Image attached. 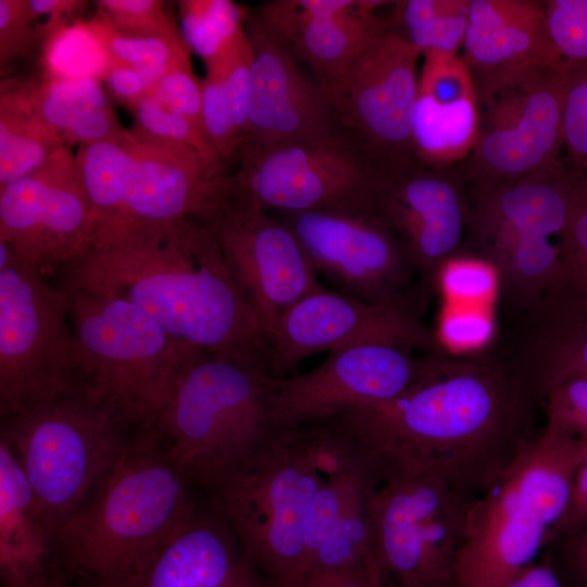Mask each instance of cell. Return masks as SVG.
<instances>
[{
    "label": "cell",
    "instance_id": "6da1fadb",
    "mask_svg": "<svg viewBox=\"0 0 587 587\" xmlns=\"http://www.w3.org/2000/svg\"><path fill=\"white\" fill-rule=\"evenodd\" d=\"M538 408L509 360L483 351L392 400L326 421L380 460L477 497L538 435Z\"/></svg>",
    "mask_w": 587,
    "mask_h": 587
},
{
    "label": "cell",
    "instance_id": "7a4b0ae2",
    "mask_svg": "<svg viewBox=\"0 0 587 587\" xmlns=\"http://www.w3.org/2000/svg\"><path fill=\"white\" fill-rule=\"evenodd\" d=\"M63 268L64 282L130 302L174 339L259 362L272 374L273 347L200 221L129 234Z\"/></svg>",
    "mask_w": 587,
    "mask_h": 587
},
{
    "label": "cell",
    "instance_id": "3957f363",
    "mask_svg": "<svg viewBox=\"0 0 587 587\" xmlns=\"http://www.w3.org/2000/svg\"><path fill=\"white\" fill-rule=\"evenodd\" d=\"M193 485L154 428H138L120 460L57 533L59 567L82 587H135L198 511Z\"/></svg>",
    "mask_w": 587,
    "mask_h": 587
},
{
    "label": "cell",
    "instance_id": "277c9868",
    "mask_svg": "<svg viewBox=\"0 0 587 587\" xmlns=\"http://www.w3.org/2000/svg\"><path fill=\"white\" fill-rule=\"evenodd\" d=\"M276 385L259 362L192 352L153 428L193 486L213 495L271 447L280 432L273 420Z\"/></svg>",
    "mask_w": 587,
    "mask_h": 587
},
{
    "label": "cell",
    "instance_id": "5b68a950",
    "mask_svg": "<svg viewBox=\"0 0 587 587\" xmlns=\"http://www.w3.org/2000/svg\"><path fill=\"white\" fill-rule=\"evenodd\" d=\"M587 441L544 428L473 501L455 563L459 587H504L537 562L561 521Z\"/></svg>",
    "mask_w": 587,
    "mask_h": 587
},
{
    "label": "cell",
    "instance_id": "8992f818",
    "mask_svg": "<svg viewBox=\"0 0 587 587\" xmlns=\"http://www.w3.org/2000/svg\"><path fill=\"white\" fill-rule=\"evenodd\" d=\"M585 186L582 168L571 161L509 182L467 178L464 255L495 270L496 304L507 319L532 307L553 284L560 240Z\"/></svg>",
    "mask_w": 587,
    "mask_h": 587
},
{
    "label": "cell",
    "instance_id": "52a82bcc",
    "mask_svg": "<svg viewBox=\"0 0 587 587\" xmlns=\"http://www.w3.org/2000/svg\"><path fill=\"white\" fill-rule=\"evenodd\" d=\"M138 427L82 384L1 419L46 519L57 533L122 457Z\"/></svg>",
    "mask_w": 587,
    "mask_h": 587
},
{
    "label": "cell",
    "instance_id": "ba28073f",
    "mask_svg": "<svg viewBox=\"0 0 587 587\" xmlns=\"http://www.w3.org/2000/svg\"><path fill=\"white\" fill-rule=\"evenodd\" d=\"M323 426L280 430L243 473L211 495L251 566L273 587H298L303 536L312 502L325 479Z\"/></svg>",
    "mask_w": 587,
    "mask_h": 587
},
{
    "label": "cell",
    "instance_id": "9c48e42d",
    "mask_svg": "<svg viewBox=\"0 0 587 587\" xmlns=\"http://www.w3.org/2000/svg\"><path fill=\"white\" fill-rule=\"evenodd\" d=\"M79 383L134 426L153 428L172 386L199 348L171 337L130 302L64 282Z\"/></svg>",
    "mask_w": 587,
    "mask_h": 587
},
{
    "label": "cell",
    "instance_id": "30bf717a",
    "mask_svg": "<svg viewBox=\"0 0 587 587\" xmlns=\"http://www.w3.org/2000/svg\"><path fill=\"white\" fill-rule=\"evenodd\" d=\"M67 297L0 242V416L79 385Z\"/></svg>",
    "mask_w": 587,
    "mask_h": 587
},
{
    "label": "cell",
    "instance_id": "8fae6325",
    "mask_svg": "<svg viewBox=\"0 0 587 587\" xmlns=\"http://www.w3.org/2000/svg\"><path fill=\"white\" fill-rule=\"evenodd\" d=\"M379 461L372 554L385 576L422 587H459L455 563L476 497L434 474Z\"/></svg>",
    "mask_w": 587,
    "mask_h": 587
},
{
    "label": "cell",
    "instance_id": "7c38bea8",
    "mask_svg": "<svg viewBox=\"0 0 587 587\" xmlns=\"http://www.w3.org/2000/svg\"><path fill=\"white\" fill-rule=\"evenodd\" d=\"M232 189L264 211L376 213L384 176L346 133L257 149L241 147Z\"/></svg>",
    "mask_w": 587,
    "mask_h": 587
},
{
    "label": "cell",
    "instance_id": "4fadbf2b",
    "mask_svg": "<svg viewBox=\"0 0 587 587\" xmlns=\"http://www.w3.org/2000/svg\"><path fill=\"white\" fill-rule=\"evenodd\" d=\"M421 55L389 26L324 88L342 132L384 178L416 162L412 124Z\"/></svg>",
    "mask_w": 587,
    "mask_h": 587
},
{
    "label": "cell",
    "instance_id": "5bb4252c",
    "mask_svg": "<svg viewBox=\"0 0 587 587\" xmlns=\"http://www.w3.org/2000/svg\"><path fill=\"white\" fill-rule=\"evenodd\" d=\"M216 239L272 345L282 317L321 287L316 271L279 220L225 188L197 217Z\"/></svg>",
    "mask_w": 587,
    "mask_h": 587
},
{
    "label": "cell",
    "instance_id": "9a60e30c",
    "mask_svg": "<svg viewBox=\"0 0 587 587\" xmlns=\"http://www.w3.org/2000/svg\"><path fill=\"white\" fill-rule=\"evenodd\" d=\"M478 102L480 123L477 141L463 162L469 179L509 182L561 161L560 63L511 75L480 96Z\"/></svg>",
    "mask_w": 587,
    "mask_h": 587
},
{
    "label": "cell",
    "instance_id": "2e32d148",
    "mask_svg": "<svg viewBox=\"0 0 587 587\" xmlns=\"http://www.w3.org/2000/svg\"><path fill=\"white\" fill-rule=\"evenodd\" d=\"M388 345L330 352L304 374L277 378L273 420L279 430L323 422L354 407L392 400L451 369L461 355Z\"/></svg>",
    "mask_w": 587,
    "mask_h": 587
},
{
    "label": "cell",
    "instance_id": "e0dca14e",
    "mask_svg": "<svg viewBox=\"0 0 587 587\" xmlns=\"http://www.w3.org/2000/svg\"><path fill=\"white\" fill-rule=\"evenodd\" d=\"M316 273L344 294L372 303L417 302L413 260L394 229L374 212L313 210L282 213Z\"/></svg>",
    "mask_w": 587,
    "mask_h": 587
},
{
    "label": "cell",
    "instance_id": "ac0fdd59",
    "mask_svg": "<svg viewBox=\"0 0 587 587\" xmlns=\"http://www.w3.org/2000/svg\"><path fill=\"white\" fill-rule=\"evenodd\" d=\"M97 230L70 146L33 173L0 187V242L40 271L85 258L95 247Z\"/></svg>",
    "mask_w": 587,
    "mask_h": 587
},
{
    "label": "cell",
    "instance_id": "d6986e66",
    "mask_svg": "<svg viewBox=\"0 0 587 587\" xmlns=\"http://www.w3.org/2000/svg\"><path fill=\"white\" fill-rule=\"evenodd\" d=\"M362 345L449 353L416 302L372 303L321 286L282 317L272 339V374L283 378L311 354Z\"/></svg>",
    "mask_w": 587,
    "mask_h": 587
},
{
    "label": "cell",
    "instance_id": "ffe728a7",
    "mask_svg": "<svg viewBox=\"0 0 587 587\" xmlns=\"http://www.w3.org/2000/svg\"><path fill=\"white\" fill-rule=\"evenodd\" d=\"M466 183L463 163L417 161L383 180L376 213L408 249L424 295L437 287L441 268L465 253Z\"/></svg>",
    "mask_w": 587,
    "mask_h": 587
},
{
    "label": "cell",
    "instance_id": "44dd1931",
    "mask_svg": "<svg viewBox=\"0 0 587 587\" xmlns=\"http://www.w3.org/2000/svg\"><path fill=\"white\" fill-rule=\"evenodd\" d=\"M246 22L252 59L248 133L241 147L264 149L342 133L327 92L303 71L288 45L257 13Z\"/></svg>",
    "mask_w": 587,
    "mask_h": 587
},
{
    "label": "cell",
    "instance_id": "7402d4cb",
    "mask_svg": "<svg viewBox=\"0 0 587 587\" xmlns=\"http://www.w3.org/2000/svg\"><path fill=\"white\" fill-rule=\"evenodd\" d=\"M380 0H274L257 15L307 64L326 88L389 27Z\"/></svg>",
    "mask_w": 587,
    "mask_h": 587
},
{
    "label": "cell",
    "instance_id": "603a6c76",
    "mask_svg": "<svg viewBox=\"0 0 587 587\" xmlns=\"http://www.w3.org/2000/svg\"><path fill=\"white\" fill-rule=\"evenodd\" d=\"M227 180L228 174L213 172L196 154L149 145L135 136L118 225L96 248L139 230L197 217L225 188Z\"/></svg>",
    "mask_w": 587,
    "mask_h": 587
},
{
    "label": "cell",
    "instance_id": "cb8c5ba5",
    "mask_svg": "<svg viewBox=\"0 0 587 587\" xmlns=\"http://www.w3.org/2000/svg\"><path fill=\"white\" fill-rule=\"evenodd\" d=\"M461 57L477 97L507 77L562 62L547 26L544 1L471 0Z\"/></svg>",
    "mask_w": 587,
    "mask_h": 587
},
{
    "label": "cell",
    "instance_id": "d4e9b609",
    "mask_svg": "<svg viewBox=\"0 0 587 587\" xmlns=\"http://www.w3.org/2000/svg\"><path fill=\"white\" fill-rule=\"evenodd\" d=\"M423 57L412 124L415 159L434 167L463 163L480 123L473 77L460 52L427 51Z\"/></svg>",
    "mask_w": 587,
    "mask_h": 587
},
{
    "label": "cell",
    "instance_id": "484cf974",
    "mask_svg": "<svg viewBox=\"0 0 587 587\" xmlns=\"http://www.w3.org/2000/svg\"><path fill=\"white\" fill-rule=\"evenodd\" d=\"M512 351L504 354L540 408L561 382L587 378V310L540 299L509 317Z\"/></svg>",
    "mask_w": 587,
    "mask_h": 587
},
{
    "label": "cell",
    "instance_id": "4316f807",
    "mask_svg": "<svg viewBox=\"0 0 587 587\" xmlns=\"http://www.w3.org/2000/svg\"><path fill=\"white\" fill-rule=\"evenodd\" d=\"M258 574L223 515L214 507L199 508L135 587H239Z\"/></svg>",
    "mask_w": 587,
    "mask_h": 587
},
{
    "label": "cell",
    "instance_id": "83f0119b",
    "mask_svg": "<svg viewBox=\"0 0 587 587\" xmlns=\"http://www.w3.org/2000/svg\"><path fill=\"white\" fill-rule=\"evenodd\" d=\"M57 567L55 535L16 454L0 437L1 587H43L64 577Z\"/></svg>",
    "mask_w": 587,
    "mask_h": 587
},
{
    "label": "cell",
    "instance_id": "f1b7e54d",
    "mask_svg": "<svg viewBox=\"0 0 587 587\" xmlns=\"http://www.w3.org/2000/svg\"><path fill=\"white\" fill-rule=\"evenodd\" d=\"M21 83L36 116L70 147L115 139L127 130L99 79L42 75L21 77Z\"/></svg>",
    "mask_w": 587,
    "mask_h": 587
},
{
    "label": "cell",
    "instance_id": "f546056e",
    "mask_svg": "<svg viewBox=\"0 0 587 587\" xmlns=\"http://www.w3.org/2000/svg\"><path fill=\"white\" fill-rule=\"evenodd\" d=\"M64 143L32 110L18 78L0 84V187L41 167Z\"/></svg>",
    "mask_w": 587,
    "mask_h": 587
},
{
    "label": "cell",
    "instance_id": "4dcf8cb0",
    "mask_svg": "<svg viewBox=\"0 0 587 587\" xmlns=\"http://www.w3.org/2000/svg\"><path fill=\"white\" fill-rule=\"evenodd\" d=\"M382 482L380 461L365 449L340 515L309 572H338L372 555L373 500Z\"/></svg>",
    "mask_w": 587,
    "mask_h": 587
},
{
    "label": "cell",
    "instance_id": "1f68e13d",
    "mask_svg": "<svg viewBox=\"0 0 587 587\" xmlns=\"http://www.w3.org/2000/svg\"><path fill=\"white\" fill-rule=\"evenodd\" d=\"M134 140V134L127 129L118 138L79 146L75 152L78 175L98 226L93 249L109 239L118 225Z\"/></svg>",
    "mask_w": 587,
    "mask_h": 587
},
{
    "label": "cell",
    "instance_id": "d6a6232c",
    "mask_svg": "<svg viewBox=\"0 0 587 587\" xmlns=\"http://www.w3.org/2000/svg\"><path fill=\"white\" fill-rule=\"evenodd\" d=\"M470 5L471 0L392 1L389 26L422 55L427 51L460 52Z\"/></svg>",
    "mask_w": 587,
    "mask_h": 587
},
{
    "label": "cell",
    "instance_id": "836d02e7",
    "mask_svg": "<svg viewBox=\"0 0 587 587\" xmlns=\"http://www.w3.org/2000/svg\"><path fill=\"white\" fill-rule=\"evenodd\" d=\"M183 38L205 63L212 66L246 34V12L230 0L178 1Z\"/></svg>",
    "mask_w": 587,
    "mask_h": 587
},
{
    "label": "cell",
    "instance_id": "e575fe53",
    "mask_svg": "<svg viewBox=\"0 0 587 587\" xmlns=\"http://www.w3.org/2000/svg\"><path fill=\"white\" fill-rule=\"evenodd\" d=\"M130 111L134 116L130 130L140 141L190 152L213 172L227 174L200 124L165 109L150 96L141 99Z\"/></svg>",
    "mask_w": 587,
    "mask_h": 587
},
{
    "label": "cell",
    "instance_id": "d590c367",
    "mask_svg": "<svg viewBox=\"0 0 587 587\" xmlns=\"http://www.w3.org/2000/svg\"><path fill=\"white\" fill-rule=\"evenodd\" d=\"M89 29L103 48L109 64H121L165 74L189 65V48L184 38H141L116 33L99 15L88 22Z\"/></svg>",
    "mask_w": 587,
    "mask_h": 587
},
{
    "label": "cell",
    "instance_id": "8d00e7d4",
    "mask_svg": "<svg viewBox=\"0 0 587 587\" xmlns=\"http://www.w3.org/2000/svg\"><path fill=\"white\" fill-rule=\"evenodd\" d=\"M587 310V184L560 240L555 279L540 298Z\"/></svg>",
    "mask_w": 587,
    "mask_h": 587
},
{
    "label": "cell",
    "instance_id": "74e56055",
    "mask_svg": "<svg viewBox=\"0 0 587 587\" xmlns=\"http://www.w3.org/2000/svg\"><path fill=\"white\" fill-rule=\"evenodd\" d=\"M46 39V74L50 78H103L109 61L88 23L62 25Z\"/></svg>",
    "mask_w": 587,
    "mask_h": 587
},
{
    "label": "cell",
    "instance_id": "f35d334b",
    "mask_svg": "<svg viewBox=\"0 0 587 587\" xmlns=\"http://www.w3.org/2000/svg\"><path fill=\"white\" fill-rule=\"evenodd\" d=\"M99 15L116 33L141 38H182L175 20L161 0H100Z\"/></svg>",
    "mask_w": 587,
    "mask_h": 587
},
{
    "label": "cell",
    "instance_id": "ab89813d",
    "mask_svg": "<svg viewBox=\"0 0 587 587\" xmlns=\"http://www.w3.org/2000/svg\"><path fill=\"white\" fill-rule=\"evenodd\" d=\"M436 335L444 349L454 355L486 351L497 336L496 317L485 308L446 302Z\"/></svg>",
    "mask_w": 587,
    "mask_h": 587
},
{
    "label": "cell",
    "instance_id": "60d3db41",
    "mask_svg": "<svg viewBox=\"0 0 587 587\" xmlns=\"http://www.w3.org/2000/svg\"><path fill=\"white\" fill-rule=\"evenodd\" d=\"M563 148L579 168L587 162V61L560 63Z\"/></svg>",
    "mask_w": 587,
    "mask_h": 587
},
{
    "label": "cell",
    "instance_id": "b9f144b4",
    "mask_svg": "<svg viewBox=\"0 0 587 587\" xmlns=\"http://www.w3.org/2000/svg\"><path fill=\"white\" fill-rule=\"evenodd\" d=\"M498 279L486 262L470 255L449 261L440 271L437 287L446 302L482 303L497 296Z\"/></svg>",
    "mask_w": 587,
    "mask_h": 587
},
{
    "label": "cell",
    "instance_id": "7bdbcfd3",
    "mask_svg": "<svg viewBox=\"0 0 587 587\" xmlns=\"http://www.w3.org/2000/svg\"><path fill=\"white\" fill-rule=\"evenodd\" d=\"M201 124L224 165L236 160L242 139L236 128L222 79L213 71H207L202 79Z\"/></svg>",
    "mask_w": 587,
    "mask_h": 587
},
{
    "label": "cell",
    "instance_id": "ee69618b",
    "mask_svg": "<svg viewBox=\"0 0 587 587\" xmlns=\"http://www.w3.org/2000/svg\"><path fill=\"white\" fill-rule=\"evenodd\" d=\"M541 407L547 417L546 429L587 441V378H572L553 386Z\"/></svg>",
    "mask_w": 587,
    "mask_h": 587
},
{
    "label": "cell",
    "instance_id": "f6af8a7d",
    "mask_svg": "<svg viewBox=\"0 0 587 587\" xmlns=\"http://www.w3.org/2000/svg\"><path fill=\"white\" fill-rule=\"evenodd\" d=\"M548 30L562 61H587V0L544 1Z\"/></svg>",
    "mask_w": 587,
    "mask_h": 587
},
{
    "label": "cell",
    "instance_id": "bcb514c9",
    "mask_svg": "<svg viewBox=\"0 0 587 587\" xmlns=\"http://www.w3.org/2000/svg\"><path fill=\"white\" fill-rule=\"evenodd\" d=\"M251 59V45L247 34H245L222 61L207 67V71L217 73L222 79L242 143L248 133V90Z\"/></svg>",
    "mask_w": 587,
    "mask_h": 587
},
{
    "label": "cell",
    "instance_id": "7dc6e473",
    "mask_svg": "<svg viewBox=\"0 0 587 587\" xmlns=\"http://www.w3.org/2000/svg\"><path fill=\"white\" fill-rule=\"evenodd\" d=\"M39 33L28 15L25 0H0V68L27 58Z\"/></svg>",
    "mask_w": 587,
    "mask_h": 587
},
{
    "label": "cell",
    "instance_id": "c3c4849f",
    "mask_svg": "<svg viewBox=\"0 0 587 587\" xmlns=\"http://www.w3.org/2000/svg\"><path fill=\"white\" fill-rule=\"evenodd\" d=\"M165 109L201 124L202 80L191 64L167 71L150 95Z\"/></svg>",
    "mask_w": 587,
    "mask_h": 587
},
{
    "label": "cell",
    "instance_id": "681fc988",
    "mask_svg": "<svg viewBox=\"0 0 587 587\" xmlns=\"http://www.w3.org/2000/svg\"><path fill=\"white\" fill-rule=\"evenodd\" d=\"M541 557L562 587H587V522L575 532L552 539Z\"/></svg>",
    "mask_w": 587,
    "mask_h": 587
},
{
    "label": "cell",
    "instance_id": "f907efd6",
    "mask_svg": "<svg viewBox=\"0 0 587 587\" xmlns=\"http://www.w3.org/2000/svg\"><path fill=\"white\" fill-rule=\"evenodd\" d=\"M163 73L109 64L103 76L109 95L129 110L152 93Z\"/></svg>",
    "mask_w": 587,
    "mask_h": 587
},
{
    "label": "cell",
    "instance_id": "816d5d0a",
    "mask_svg": "<svg viewBox=\"0 0 587 587\" xmlns=\"http://www.w3.org/2000/svg\"><path fill=\"white\" fill-rule=\"evenodd\" d=\"M587 522V452L573 478L566 510L554 528L551 539L570 534Z\"/></svg>",
    "mask_w": 587,
    "mask_h": 587
},
{
    "label": "cell",
    "instance_id": "f5cc1de1",
    "mask_svg": "<svg viewBox=\"0 0 587 587\" xmlns=\"http://www.w3.org/2000/svg\"><path fill=\"white\" fill-rule=\"evenodd\" d=\"M86 3L87 1L80 0H25L27 13L32 20L36 22L40 16H48L47 23L37 27L39 38L43 39L64 25V22L75 15Z\"/></svg>",
    "mask_w": 587,
    "mask_h": 587
},
{
    "label": "cell",
    "instance_id": "db71d44e",
    "mask_svg": "<svg viewBox=\"0 0 587 587\" xmlns=\"http://www.w3.org/2000/svg\"><path fill=\"white\" fill-rule=\"evenodd\" d=\"M336 587H386V576L372 555L335 572Z\"/></svg>",
    "mask_w": 587,
    "mask_h": 587
},
{
    "label": "cell",
    "instance_id": "11a10c76",
    "mask_svg": "<svg viewBox=\"0 0 587 587\" xmlns=\"http://www.w3.org/2000/svg\"><path fill=\"white\" fill-rule=\"evenodd\" d=\"M504 587H562L548 561L541 557L538 562L522 570Z\"/></svg>",
    "mask_w": 587,
    "mask_h": 587
},
{
    "label": "cell",
    "instance_id": "9f6ffc18",
    "mask_svg": "<svg viewBox=\"0 0 587 587\" xmlns=\"http://www.w3.org/2000/svg\"><path fill=\"white\" fill-rule=\"evenodd\" d=\"M298 587H336L335 572H309Z\"/></svg>",
    "mask_w": 587,
    "mask_h": 587
},
{
    "label": "cell",
    "instance_id": "6f0895ef",
    "mask_svg": "<svg viewBox=\"0 0 587 587\" xmlns=\"http://www.w3.org/2000/svg\"><path fill=\"white\" fill-rule=\"evenodd\" d=\"M239 587H273V586L264 576L259 574Z\"/></svg>",
    "mask_w": 587,
    "mask_h": 587
},
{
    "label": "cell",
    "instance_id": "680465c9",
    "mask_svg": "<svg viewBox=\"0 0 587 587\" xmlns=\"http://www.w3.org/2000/svg\"><path fill=\"white\" fill-rule=\"evenodd\" d=\"M386 587H422V586L414 585V584L395 582V580L386 577Z\"/></svg>",
    "mask_w": 587,
    "mask_h": 587
},
{
    "label": "cell",
    "instance_id": "91938a15",
    "mask_svg": "<svg viewBox=\"0 0 587 587\" xmlns=\"http://www.w3.org/2000/svg\"><path fill=\"white\" fill-rule=\"evenodd\" d=\"M43 587H71V586L66 583L65 577H59Z\"/></svg>",
    "mask_w": 587,
    "mask_h": 587
},
{
    "label": "cell",
    "instance_id": "94428289",
    "mask_svg": "<svg viewBox=\"0 0 587 587\" xmlns=\"http://www.w3.org/2000/svg\"><path fill=\"white\" fill-rule=\"evenodd\" d=\"M584 175H585V178H586V184H587V162L580 167Z\"/></svg>",
    "mask_w": 587,
    "mask_h": 587
}]
</instances>
